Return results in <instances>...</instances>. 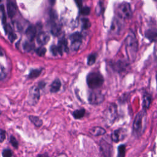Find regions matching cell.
Returning a JSON list of instances; mask_svg holds the SVG:
<instances>
[{
	"mask_svg": "<svg viewBox=\"0 0 157 157\" xmlns=\"http://www.w3.org/2000/svg\"><path fill=\"white\" fill-rule=\"evenodd\" d=\"M125 51L129 61H135L138 51V41L135 34L130 31L126 36L125 40Z\"/></svg>",
	"mask_w": 157,
	"mask_h": 157,
	"instance_id": "cell-1",
	"label": "cell"
},
{
	"mask_svg": "<svg viewBox=\"0 0 157 157\" xmlns=\"http://www.w3.org/2000/svg\"><path fill=\"white\" fill-rule=\"evenodd\" d=\"M147 124V110L142 109L136 115L132 123V134L140 137L144 132Z\"/></svg>",
	"mask_w": 157,
	"mask_h": 157,
	"instance_id": "cell-2",
	"label": "cell"
},
{
	"mask_svg": "<svg viewBox=\"0 0 157 157\" xmlns=\"http://www.w3.org/2000/svg\"><path fill=\"white\" fill-rule=\"evenodd\" d=\"M104 83L103 76L98 72H91L86 76V83L91 89H97Z\"/></svg>",
	"mask_w": 157,
	"mask_h": 157,
	"instance_id": "cell-3",
	"label": "cell"
},
{
	"mask_svg": "<svg viewBox=\"0 0 157 157\" xmlns=\"http://www.w3.org/2000/svg\"><path fill=\"white\" fill-rule=\"evenodd\" d=\"M99 151L101 157H113V147L104 139H101L99 142Z\"/></svg>",
	"mask_w": 157,
	"mask_h": 157,
	"instance_id": "cell-4",
	"label": "cell"
},
{
	"mask_svg": "<svg viewBox=\"0 0 157 157\" xmlns=\"http://www.w3.org/2000/svg\"><path fill=\"white\" fill-rule=\"evenodd\" d=\"M119 18L123 20H129L132 16V11L129 3L126 2H121L119 4L117 9Z\"/></svg>",
	"mask_w": 157,
	"mask_h": 157,
	"instance_id": "cell-5",
	"label": "cell"
},
{
	"mask_svg": "<svg viewBox=\"0 0 157 157\" xmlns=\"http://www.w3.org/2000/svg\"><path fill=\"white\" fill-rule=\"evenodd\" d=\"M104 117L107 123L112 124L117 118V105L114 103L110 104L103 113Z\"/></svg>",
	"mask_w": 157,
	"mask_h": 157,
	"instance_id": "cell-6",
	"label": "cell"
},
{
	"mask_svg": "<svg viewBox=\"0 0 157 157\" xmlns=\"http://www.w3.org/2000/svg\"><path fill=\"white\" fill-rule=\"evenodd\" d=\"M57 15L55 11H52L50 12V32L53 36H58L61 30V24L56 21Z\"/></svg>",
	"mask_w": 157,
	"mask_h": 157,
	"instance_id": "cell-7",
	"label": "cell"
},
{
	"mask_svg": "<svg viewBox=\"0 0 157 157\" xmlns=\"http://www.w3.org/2000/svg\"><path fill=\"white\" fill-rule=\"evenodd\" d=\"M39 98L40 88L38 87V86H32L29 91V94L28 97V104L31 105L36 104L39 100Z\"/></svg>",
	"mask_w": 157,
	"mask_h": 157,
	"instance_id": "cell-8",
	"label": "cell"
},
{
	"mask_svg": "<svg viewBox=\"0 0 157 157\" xmlns=\"http://www.w3.org/2000/svg\"><path fill=\"white\" fill-rule=\"evenodd\" d=\"M104 100V96L99 91H92L89 93L88 102L92 105L101 104Z\"/></svg>",
	"mask_w": 157,
	"mask_h": 157,
	"instance_id": "cell-9",
	"label": "cell"
},
{
	"mask_svg": "<svg viewBox=\"0 0 157 157\" xmlns=\"http://www.w3.org/2000/svg\"><path fill=\"white\" fill-rule=\"evenodd\" d=\"M127 135V131L126 129L123 128H119L115 129L111 134V140L115 143H118L123 140Z\"/></svg>",
	"mask_w": 157,
	"mask_h": 157,
	"instance_id": "cell-10",
	"label": "cell"
},
{
	"mask_svg": "<svg viewBox=\"0 0 157 157\" xmlns=\"http://www.w3.org/2000/svg\"><path fill=\"white\" fill-rule=\"evenodd\" d=\"M121 30V23L120 21V20L114 17L112 20L110 31L112 34H118Z\"/></svg>",
	"mask_w": 157,
	"mask_h": 157,
	"instance_id": "cell-11",
	"label": "cell"
},
{
	"mask_svg": "<svg viewBox=\"0 0 157 157\" xmlns=\"http://www.w3.org/2000/svg\"><path fill=\"white\" fill-rule=\"evenodd\" d=\"M145 37L151 42H157V29L150 28L147 29L144 33Z\"/></svg>",
	"mask_w": 157,
	"mask_h": 157,
	"instance_id": "cell-12",
	"label": "cell"
},
{
	"mask_svg": "<svg viewBox=\"0 0 157 157\" xmlns=\"http://www.w3.org/2000/svg\"><path fill=\"white\" fill-rule=\"evenodd\" d=\"M7 11L8 16L10 18H12L16 14L17 11V7L16 2L13 1H7Z\"/></svg>",
	"mask_w": 157,
	"mask_h": 157,
	"instance_id": "cell-13",
	"label": "cell"
},
{
	"mask_svg": "<svg viewBox=\"0 0 157 157\" xmlns=\"http://www.w3.org/2000/svg\"><path fill=\"white\" fill-rule=\"evenodd\" d=\"M49 39H50L49 35L47 33H46L45 31L39 32L36 37L37 42L41 45L47 44V42H48Z\"/></svg>",
	"mask_w": 157,
	"mask_h": 157,
	"instance_id": "cell-14",
	"label": "cell"
},
{
	"mask_svg": "<svg viewBox=\"0 0 157 157\" xmlns=\"http://www.w3.org/2000/svg\"><path fill=\"white\" fill-rule=\"evenodd\" d=\"M152 96L148 93H145L142 96V109L147 110L150 108L152 102Z\"/></svg>",
	"mask_w": 157,
	"mask_h": 157,
	"instance_id": "cell-15",
	"label": "cell"
},
{
	"mask_svg": "<svg viewBox=\"0 0 157 157\" xmlns=\"http://www.w3.org/2000/svg\"><path fill=\"white\" fill-rule=\"evenodd\" d=\"M128 66V63H127L124 61H121V60H119L114 63L113 64H112L113 69L118 72H123L124 70H126Z\"/></svg>",
	"mask_w": 157,
	"mask_h": 157,
	"instance_id": "cell-16",
	"label": "cell"
},
{
	"mask_svg": "<svg viewBox=\"0 0 157 157\" xmlns=\"http://www.w3.org/2000/svg\"><path fill=\"white\" fill-rule=\"evenodd\" d=\"M36 32H37L36 28L34 25H29L26 28V31H25V34H26V36L27 37L29 41L32 42L34 38L36 36Z\"/></svg>",
	"mask_w": 157,
	"mask_h": 157,
	"instance_id": "cell-17",
	"label": "cell"
},
{
	"mask_svg": "<svg viewBox=\"0 0 157 157\" xmlns=\"http://www.w3.org/2000/svg\"><path fill=\"white\" fill-rule=\"evenodd\" d=\"M89 132L94 136H103L106 133L105 129L101 126H94L89 130Z\"/></svg>",
	"mask_w": 157,
	"mask_h": 157,
	"instance_id": "cell-18",
	"label": "cell"
},
{
	"mask_svg": "<svg viewBox=\"0 0 157 157\" xmlns=\"http://www.w3.org/2000/svg\"><path fill=\"white\" fill-rule=\"evenodd\" d=\"M58 47L59 50L60 55H62L63 52H68V47L67 45V41L64 37L61 38L58 42Z\"/></svg>",
	"mask_w": 157,
	"mask_h": 157,
	"instance_id": "cell-19",
	"label": "cell"
},
{
	"mask_svg": "<svg viewBox=\"0 0 157 157\" xmlns=\"http://www.w3.org/2000/svg\"><path fill=\"white\" fill-rule=\"evenodd\" d=\"M61 86V81L59 78H56L50 85V92L52 93H56L58 92Z\"/></svg>",
	"mask_w": 157,
	"mask_h": 157,
	"instance_id": "cell-20",
	"label": "cell"
},
{
	"mask_svg": "<svg viewBox=\"0 0 157 157\" xmlns=\"http://www.w3.org/2000/svg\"><path fill=\"white\" fill-rule=\"evenodd\" d=\"M29 119L31 121V123L37 128H40L43 124L42 120L40 118V117L34 115L29 116Z\"/></svg>",
	"mask_w": 157,
	"mask_h": 157,
	"instance_id": "cell-21",
	"label": "cell"
},
{
	"mask_svg": "<svg viewBox=\"0 0 157 157\" xmlns=\"http://www.w3.org/2000/svg\"><path fill=\"white\" fill-rule=\"evenodd\" d=\"M42 71V68L39 69H33L30 70V72L28 75V78L32 79L35 78L40 75L41 72Z\"/></svg>",
	"mask_w": 157,
	"mask_h": 157,
	"instance_id": "cell-22",
	"label": "cell"
},
{
	"mask_svg": "<svg viewBox=\"0 0 157 157\" xmlns=\"http://www.w3.org/2000/svg\"><path fill=\"white\" fill-rule=\"evenodd\" d=\"M126 146L125 144H120L117 147V157H125Z\"/></svg>",
	"mask_w": 157,
	"mask_h": 157,
	"instance_id": "cell-23",
	"label": "cell"
},
{
	"mask_svg": "<svg viewBox=\"0 0 157 157\" xmlns=\"http://www.w3.org/2000/svg\"><path fill=\"white\" fill-rule=\"evenodd\" d=\"M69 39L71 40V42L82 41V35L79 32H75L71 34L69 36Z\"/></svg>",
	"mask_w": 157,
	"mask_h": 157,
	"instance_id": "cell-24",
	"label": "cell"
},
{
	"mask_svg": "<svg viewBox=\"0 0 157 157\" xmlns=\"http://www.w3.org/2000/svg\"><path fill=\"white\" fill-rule=\"evenodd\" d=\"M85 113V110L84 109H80L75 110V111L73 112V117H74L75 119H80L83 117Z\"/></svg>",
	"mask_w": 157,
	"mask_h": 157,
	"instance_id": "cell-25",
	"label": "cell"
},
{
	"mask_svg": "<svg viewBox=\"0 0 157 157\" xmlns=\"http://www.w3.org/2000/svg\"><path fill=\"white\" fill-rule=\"evenodd\" d=\"M9 143L11 144V145L15 148V149H18V147H19V143L18 142V140H17V139L15 138V137H14L13 136L11 135L9 137Z\"/></svg>",
	"mask_w": 157,
	"mask_h": 157,
	"instance_id": "cell-26",
	"label": "cell"
},
{
	"mask_svg": "<svg viewBox=\"0 0 157 157\" xmlns=\"http://www.w3.org/2000/svg\"><path fill=\"white\" fill-rule=\"evenodd\" d=\"M23 48L26 52H29L34 48V45L31 41H25L23 44Z\"/></svg>",
	"mask_w": 157,
	"mask_h": 157,
	"instance_id": "cell-27",
	"label": "cell"
},
{
	"mask_svg": "<svg viewBox=\"0 0 157 157\" xmlns=\"http://www.w3.org/2000/svg\"><path fill=\"white\" fill-rule=\"evenodd\" d=\"M2 157H12L13 152L9 148H5L2 150L1 152Z\"/></svg>",
	"mask_w": 157,
	"mask_h": 157,
	"instance_id": "cell-28",
	"label": "cell"
},
{
	"mask_svg": "<svg viewBox=\"0 0 157 157\" xmlns=\"http://www.w3.org/2000/svg\"><path fill=\"white\" fill-rule=\"evenodd\" d=\"M81 23H82V28L83 29H86L89 28L91 26V23L89 20V19L86 18H83L81 19Z\"/></svg>",
	"mask_w": 157,
	"mask_h": 157,
	"instance_id": "cell-29",
	"label": "cell"
},
{
	"mask_svg": "<svg viewBox=\"0 0 157 157\" xmlns=\"http://www.w3.org/2000/svg\"><path fill=\"white\" fill-rule=\"evenodd\" d=\"M96 59V55L94 53H91V54L89 55V56H88V59H87L88 65H89V66L93 65L95 63Z\"/></svg>",
	"mask_w": 157,
	"mask_h": 157,
	"instance_id": "cell-30",
	"label": "cell"
},
{
	"mask_svg": "<svg viewBox=\"0 0 157 157\" xmlns=\"http://www.w3.org/2000/svg\"><path fill=\"white\" fill-rule=\"evenodd\" d=\"M103 2L102 1H99L98 3V5L96 6V13L97 14V15H99L104 10V7H103Z\"/></svg>",
	"mask_w": 157,
	"mask_h": 157,
	"instance_id": "cell-31",
	"label": "cell"
},
{
	"mask_svg": "<svg viewBox=\"0 0 157 157\" xmlns=\"http://www.w3.org/2000/svg\"><path fill=\"white\" fill-rule=\"evenodd\" d=\"M1 12L2 14V23L3 24V25L4 26V28L6 26L7 24H6V13L4 12V6L2 4H1Z\"/></svg>",
	"mask_w": 157,
	"mask_h": 157,
	"instance_id": "cell-32",
	"label": "cell"
},
{
	"mask_svg": "<svg viewBox=\"0 0 157 157\" xmlns=\"http://www.w3.org/2000/svg\"><path fill=\"white\" fill-rule=\"evenodd\" d=\"M50 52L52 53V55L54 56H56L58 54H59V50L58 45H55L54 44L50 46Z\"/></svg>",
	"mask_w": 157,
	"mask_h": 157,
	"instance_id": "cell-33",
	"label": "cell"
},
{
	"mask_svg": "<svg viewBox=\"0 0 157 157\" xmlns=\"http://www.w3.org/2000/svg\"><path fill=\"white\" fill-rule=\"evenodd\" d=\"M82 44V41H78V42H71V48L72 50H77L80 48V45Z\"/></svg>",
	"mask_w": 157,
	"mask_h": 157,
	"instance_id": "cell-34",
	"label": "cell"
},
{
	"mask_svg": "<svg viewBox=\"0 0 157 157\" xmlns=\"http://www.w3.org/2000/svg\"><path fill=\"white\" fill-rule=\"evenodd\" d=\"M46 48H44V47H39V48H37V49H36V53L39 55V56H43L45 54V53H46Z\"/></svg>",
	"mask_w": 157,
	"mask_h": 157,
	"instance_id": "cell-35",
	"label": "cell"
},
{
	"mask_svg": "<svg viewBox=\"0 0 157 157\" xmlns=\"http://www.w3.org/2000/svg\"><path fill=\"white\" fill-rule=\"evenodd\" d=\"M80 13L84 15H87L90 13V8L87 6H85L83 7H82L80 10Z\"/></svg>",
	"mask_w": 157,
	"mask_h": 157,
	"instance_id": "cell-36",
	"label": "cell"
},
{
	"mask_svg": "<svg viewBox=\"0 0 157 157\" xmlns=\"http://www.w3.org/2000/svg\"><path fill=\"white\" fill-rule=\"evenodd\" d=\"M6 137V131L2 129H0V142L1 143H2L5 140Z\"/></svg>",
	"mask_w": 157,
	"mask_h": 157,
	"instance_id": "cell-37",
	"label": "cell"
},
{
	"mask_svg": "<svg viewBox=\"0 0 157 157\" xmlns=\"http://www.w3.org/2000/svg\"><path fill=\"white\" fill-rule=\"evenodd\" d=\"M36 157H50L48 152H44L42 153H39L36 155Z\"/></svg>",
	"mask_w": 157,
	"mask_h": 157,
	"instance_id": "cell-38",
	"label": "cell"
},
{
	"mask_svg": "<svg viewBox=\"0 0 157 157\" xmlns=\"http://www.w3.org/2000/svg\"><path fill=\"white\" fill-rule=\"evenodd\" d=\"M45 83L44 82H40L38 83L37 86H38V87H39L40 89H42V88H43L45 86Z\"/></svg>",
	"mask_w": 157,
	"mask_h": 157,
	"instance_id": "cell-39",
	"label": "cell"
},
{
	"mask_svg": "<svg viewBox=\"0 0 157 157\" xmlns=\"http://www.w3.org/2000/svg\"><path fill=\"white\" fill-rule=\"evenodd\" d=\"M156 85H157V74H156Z\"/></svg>",
	"mask_w": 157,
	"mask_h": 157,
	"instance_id": "cell-40",
	"label": "cell"
},
{
	"mask_svg": "<svg viewBox=\"0 0 157 157\" xmlns=\"http://www.w3.org/2000/svg\"><path fill=\"white\" fill-rule=\"evenodd\" d=\"M156 50H157V49H156Z\"/></svg>",
	"mask_w": 157,
	"mask_h": 157,
	"instance_id": "cell-41",
	"label": "cell"
}]
</instances>
